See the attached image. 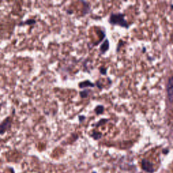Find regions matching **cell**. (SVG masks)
I'll use <instances>...</instances> for the list:
<instances>
[{
	"mask_svg": "<svg viewBox=\"0 0 173 173\" xmlns=\"http://www.w3.org/2000/svg\"><path fill=\"white\" fill-rule=\"evenodd\" d=\"M108 22L112 25H119L122 27L128 28L129 24L124 19V16L122 14H112L109 18Z\"/></svg>",
	"mask_w": 173,
	"mask_h": 173,
	"instance_id": "1",
	"label": "cell"
},
{
	"mask_svg": "<svg viewBox=\"0 0 173 173\" xmlns=\"http://www.w3.org/2000/svg\"><path fill=\"white\" fill-rule=\"evenodd\" d=\"M12 118L11 116H7L4 120L0 122V135H3L9 131L12 127Z\"/></svg>",
	"mask_w": 173,
	"mask_h": 173,
	"instance_id": "2",
	"label": "cell"
},
{
	"mask_svg": "<svg viewBox=\"0 0 173 173\" xmlns=\"http://www.w3.org/2000/svg\"><path fill=\"white\" fill-rule=\"evenodd\" d=\"M141 167H142L143 170H144L145 172L148 173H153L155 170L152 163L146 160V159H143L141 161Z\"/></svg>",
	"mask_w": 173,
	"mask_h": 173,
	"instance_id": "3",
	"label": "cell"
},
{
	"mask_svg": "<svg viewBox=\"0 0 173 173\" xmlns=\"http://www.w3.org/2000/svg\"><path fill=\"white\" fill-rule=\"evenodd\" d=\"M166 90L169 100L170 102L173 103V77L169 79L168 83H167Z\"/></svg>",
	"mask_w": 173,
	"mask_h": 173,
	"instance_id": "4",
	"label": "cell"
},
{
	"mask_svg": "<svg viewBox=\"0 0 173 173\" xmlns=\"http://www.w3.org/2000/svg\"><path fill=\"white\" fill-rule=\"evenodd\" d=\"M78 86H79V89H85V88H87V87L93 88V87H96V84L91 82L90 80H85L79 82V84H78Z\"/></svg>",
	"mask_w": 173,
	"mask_h": 173,
	"instance_id": "5",
	"label": "cell"
},
{
	"mask_svg": "<svg viewBox=\"0 0 173 173\" xmlns=\"http://www.w3.org/2000/svg\"><path fill=\"white\" fill-rule=\"evenodd\" d=\"M83 3V16H86L91 12V5L89 2L85 1H81Z\"/></svg>",
	"mask_w": 173,
	"mask_h": 173,
	"instance_id": "6",
	"label": "cell"
},
{
	"mask_svg": "<svg viewBox=\"0 0 173 173\" xmlns=\"http://www.w3.org/2000/svg\"><path fill=\"white\" fill-rule=\"evenodd\" d=\"M110 47V43H109V41L108 39H106L104 41V42L100 46V53L101 54H104L109 50Z\"/></svg>",
	"mask_w": 173,
	"mask_h": 173,
	"instance_id": "7",
	"label": "cell"
},
{
	"mask_svg": "<svg viewBox=\"0 0 173 173\" xmlns=\"http://www.w3.org/2000/svg\"><path fill=\"white\" fill-rule=\"evenodd\" d=\"M37 23L36 20H35L33 18H31V19H27V20H24V21H22L20 23H19L18 24V26H24V25H28V26H32V25L35 24Z\"/></svg>",
	"mask_w": 173,
	"mask_h": 173,
	"instance_id": "8",
	"label": "cell"
},
{
	"mask_svg": "<svg viewBox=\"0 0 173 173\" xmlns=\"http://www.w3.org/2000/svg\"><path fill=\"white\" fill-rule=\"evenodd\" d=\"M90 137L94 140H99L102 137V133L97 131H93L92 133L90 134Z\"/></svg>",
	"mask_w": 173,
	"mask_h": 173,
	"instance_id": "9",
	"label": "cell"
},
{
	"mask_svg": "<svg viewBox=\"0 0 173 173\" xmlns=\"http://www.w3.org/2000/svg\"><path fill=\"white\" fill-rule=\"evenodd\" d=\"M94 112H96L97 115H100L102 114L104 112V106L102 105H98L94 109Z\"/></svg>",
	"mask_w": 173,
	"mask_h": 173,
	"instance_id": "10",
	"label": "cell"
},
{
	"mask_svg": "<svg viewBox=\"0 0 173 173\" xmlns=\"http://www.w3.org/2000/svg\"><path fill=\"white\" fill-rule=\"evenodd\" d=\"M90 92L91 90H89L88 89H85L79 92V96H80L81 98H87L90 94Z\"/></svg>",
	"mask_w": 173,
	"mask_h": 173,
	"instance_id": "11",
	"label": "cell"
},
{
	"mask_svg": "<svg viewBox=\"0 0 173 173\" xmlns=\"http://www.w3.org/2000/svg\"><path fill=\"white\" fill-rule=\"evenodd\" d=\"M108 121H109V119H108V118H102V119H100V120H99L97 123L93 124V127H100V126L104 125V124H106V122H108Z\"/></svg>",
	"mask_w": 173,
	"mask_h": 173,
	"instance_id": "12",
	"label": "cell"
},
{
	"mask_svg": "<svg viewBox=\"0 0 173 173\" xmlns=\"http://www.w3.org/2000/svg\"><path fill=\"white\" fill-rule=\"evenodd\" d=\"M78 118H79V123H82L86 119V116L85 115H79L78 116Z\"/></svg>",
	"mask_w": 173,
	"mask_h": 173,
	"instance_id": "13",
	"label": "cell"
},
{
	"mask_svg": "<svg viewBox=\"0 0 173 173\" xmlns=\"http://www.w3.org/2000/svg\"><path fill=\"white\" fill-rule=\"evenodd\" d=\"M100 73L103 75H106L107 74V69H105L104 67H101L100 69Z\"/></svg>",
	"mask_w": 173,
	"mask_h": 173,
	"instance_id": "14",
	"label": "cell"
},
{
	"mask_svg": "<svg viewBox=\"0 0 173 173\" xmlns=\"http://www.w3.org/2000/svg\"><path fill=\"white\" fill-rule=\"evenodd\" d=\"M66 13L69 14H73V11L70 10V9H67V10H66Z\"/></svg>",
	"mask_w": 173,
	"mask_h": 173,
	"instance_id": "15",
	"label": "cell"
}]
</instances>
